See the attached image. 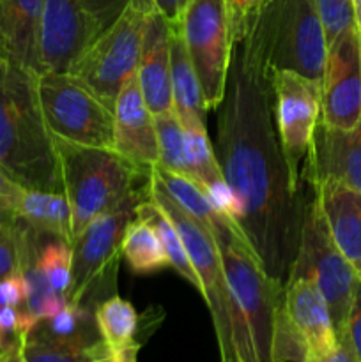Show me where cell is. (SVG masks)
Here are the masks:
<instances>
[{
	"label": "cell",
	"instance_id": "obj_1",
	"mask_svg": "<svg viewBox=\"0 0 361 362\" xmlns=\"http://www.w3.org/2000/svg\"><path fill=\"white\" fill-rule=\"evenodd\" d=\"M219 106L216 158L236 197V223L268 276L285 283L306 200L280 147L269 76L243 45L232 49Z\"/></svg>",
	"mask_w": 361,
	"mask_h": 362
},
{
	"label": "cell",
	"instance_id": "obj_2",
	"mask_svg": "<svg viewBox=\"0 0 361 362\" xmlns=\"http://www.w3.org/2000/svg\"><path fill=\"white\" fill-rule=\"evenodd\" d=\"M230 290L229 343L222 362H303L285 315L283 283L255 257L239 225L225 216L212 228Z\"/></svg>",
	"mask_w": 361,
	"mask_h": 362
},
{
	"label": "cell",
	"instance_id": "obj_3",
	"mask_svg": "<svg viewBox=\"0 0 361 362\" xmlns=\"http://www.w3.org/2000/svg\"><path fill=\"white\" fill-rule=\"evenodd\" d=\"M32 71L0 52V166L20 186L64 193L55 138Z\"/></svg>",
	"mask_w": 361,
	"mask_h": 362
},
{
	"label": "cell",
	"instance_id": "obj_4",
	"mask_svg": "<svg viewBox=\"0 0 361 362\" xmlns=\"http://www.w3.org/2000/svg\"><path fill=\"white\" fill-rule=\"evenodd\" d=\"M243 48L264 73L289 69L321 81L328 45L317 0H262Z\"/></svg>",
	"mask_w": 361,
	"mask_h": 362
},
{
	"label": "cell",
	"instance_id": "obj_5",
	"mask_svg": "<svg viewBox=\"0 0 361 362\" xmlns=\"http://www.w3.org/2000/svg\"><path fill=\"white\" fill-rule=\"evenodd\" d=\"M55 147L64 194L73 216V243L91 221L151 180V173L131 165L115 148L88 147L59 138H55Z\"/></svg>",
	"mask_w": 361,
	"mask_h": 362
},
{
	"label": "cell",
	"instance_id": "obj_6",
	"mask_svg": "<svg viewBox=\"0 0 361 362\" xmlns=\"http://www.w3.org/2000/svg\"><path fill=\"white\" fill-rule=\"evenodd\" d=\"M151 198V180L131 191L120 204L103 212L73 243V285L67 300L94 311L117 293V272L122 260L120 243L142 202Z\"/></svg>",
	"mask_w": 361,
	"mask_h": 362
},
{
	"label": "cell",
	"instance_id": "obj_7",
	"mask_svg": "<svg viewBox=\"0 0 361 362\" xmlns=\"http://www.w3.org/2000/svg\"><path fill=\"white\" fill-rule=\"evenodd\" d=\"M152 6L154 0H131L69 69L112 112L119 92L137 74L145 16Z\"/></svg>",
	"mask_w": 361,
	"mask_h": 362
},
{
	"label": "cell",
	"instance_id": "obj_8",
	"mask_svg": "<svg viewBox=\"0 0 361 362\" xmlns=\"http://www.w3.org/2000/svg\"><path fill=\"white\" fill-rule=\"evenodd\" d=\"M287 278H306L317 285L328 303L336 338H342L357 272L333 240L315 194L304 205L299 246Z\"/></svg>",
	"mask_w": 361,
	"mask_h": 362
},
{
	"label": "cell",
	"instance_id": "obj_9",
	"mask_svg": "<svg viewBox=\"0 0 361 362\" xmlns=\"http://www.w3.org/2000/svg\"><path fill=\"white\" fill-rule=\"evenodd\" d=\"M46 127L53 138L88 147L113 148V112L69 73L35 76Z\"/></svg>",
	"mask_w": 361,
	"mask_h": 362
},
{
	"label": "cell",
	"instance_id": "obj_10",
	"mask_svg": "<svg viewBox=\"0 0 361 362\" xmlns=\"http://www.w3.org/2000/svg\"><path fill=\"white\" fill-rule=\"evenodd\" d=\"M180 34L197 71L205 108L216 110L225 98L234 49L227 0H190L180 20Z\"/></svg>",
	"mask_w": 361,
	"mask_h": 362
},
{
	"label": "cell",
	"instance_id": "obj_11",
	"mask_svg": "<svg viewBox=\"0 0 361 362\" xmlns=\"http://www.w3.org/2000/svg\"><path fill=\"white\" fill-rule=\"evenodd\" d=\"M151 198L168 214L183 239L191 265L200 279L202 297L211 313L216 341H218L219 354H222L229 343L230 290L214 235L207 226L186 214L152 179Z\"/></svg>",
	"mask_w": 361,
	"mask_h": 362
},
{
	"label": "cell",
	"instance_id": "obj_12",
	"mask_svg": "<svg viewBox=\"0 0 361 362\" xmlns=\"http://www.w3.org/2000/svg\"><path fill=\"white\" fill-rule=\"evenodd\" d=\"M273 119L287 166L301 182L304 161L317 122L321 120V81L310 80L296 71L278 69L269 73Z\"/></svg>",
	"mask_w": 361,
	"mask_h": 362
},
{
	"label": "cell",
	"instance_id": "obj_13",
	"mask_svg": "<svg viewBox=\"0 0 361 362\" xmlns=\"http://www.w3.org/2000/svg\"><path fill=\"white\" fill-rule=\"evenodd\" d=\"M321 120L326 126L353 129L361 119V35L350 27L328 46L322 74Z\"/></svg>",
	"mask_w": 361,
	"mask_h": 362
},
{
	"label": "cell",
	"instance_id": "obj_14",
	"mask_svg": "<svg viewBox=\"0 0 361 362\" xmlns=\"http://www.w3.org/2000/svg\"><path fill=\"white\" fill-rule=\"evenodd\" d=\"M96 37L98 30L81 0H45L39 25L41 73H69Z\"/></svg>",
	"mask_w": 361,
	"mask_h": 362
},
{
	"label": "cell",
	"instance_id": "obj_15",
	"mask_svg": "<svg viewBox=\"0 0 361 362\" xmlns=\"http://www.w3.org/2000/svg\"><path fill=\"white\" fill-rule=\"evenodd\" d=\"M299 179L310 186L335 180L361 191V119L353 129H338L319 120Z\"/></svg>",
	"mask_w": 361,
	"mask_h": 362
},
{
	"label": "cell",
	"instance_id": "obj_16",
	"mask_svg": "<svg viewBox=\"0 0 361 362\" xmlns=\"http://www.w3.org/2000/svg\"><path fill=\"white\" fill-rule=\"evenodd\" d=\"M283 297L287 322L304 352V361L319 359L335 350L338 338L328 303L317 285L306 278H287L283 283Z\"/></svg>",
	"mask_w": 361,
	"mask_h": 362
},
{
	"label": "cell",
	"instance_id": "obj_17",
	"mask_svg": "<svg viewBox=\"0 0 361 362\" xmlns=\"http://www.w3.org/2000/svg\"><path fill=\"white\" fill-rule=\"evenodd\" d=\"M113 148L144 172L151 173L159 163L154 115L145 105L137 74L127 80L113 105Z\"/></svg>",
	"mask_w": 361,
	"mask_h": 362
},
{
	"label": "cell",
	"instance_id": "obj_18",
	"mask_svg": "<svg viewBox=\"0 0 361 362\" xmlns=\"http://www.w3.org/2000/svg\"><path fill=\"white\" fill-rule=\"evenodd\" d=\"M170 35L172 27L161 13L151 7L145 16L137 78L142 95L152 115L173 110L170 73Z\"/></svg>",
	"mask_w": 361,
	"mask_h": 362
},
{
	"label": "cell",
	"instance_id": "obj_19",
	"mask_svg": "<svg viewBox=\"0 0 361 362\" xmlns=\"http://www.w3.org/2000/svg\"><path fill=\"white\" fill-rule=\"evenodd\" d=\"M333 240L354 271L361 274V191L335 180L311 186Z\"/></svg>",
	"mask_w": 361,
	"mask_h": 362
},
{
	"label": "cell",
	"instance_id": "obj_20",
	"mask_svg": "<svg viewBox=\"0 0 361 362\" xmlns=\"http://www.w3.org/2000/svg\"><path fill=\"white\" fill-rule=\"evenodd\" d=\"M45 0H0V52L34 74L39 66V25Z\"/></svg>",
	"mask_w": 361,
	"mask_h": 362
},
{
	"label": "cell",
	"instance_id": "obj_21",
	"mask_svg": "<svg viewBox=\"0 0 361 362\" xmlns=\"http://www.w3.org/2000/svg\"><path fill=\"white\" fill-rule=\"evenodd\" d=\"M18 219L38 232L73 244L71 207L64 193L23 187L18 198Z\"/></svg>",
	"mask_w": 361,
	"mask_h": 362
},
{
	"label": "cell",
	"instance_id": "obj_22",
	"mask_svg": "<svg viewBox=\"0 0 361 362\" xmlns=\"http://www.w3.org/2000/svg\"><path fill=\"white\" fill-rule=\"evenodd\" d=\"M170 73H172L173 112L179 115V119L198 117L205 120L207 108L204 105L200 81L184 45L180 27H172V35H170Z\"/></svg>",
	"mask_w": 361,
	"mask_h": 362
},
{
	"label": "cell",
	"instance_id": "obj_23",
	"mask_svg": "<svg viewBox=\"0 0 361 362\" xmlns=\"http://www.w3.org/2000/svg\"><path fill=\"white\" fill-rule=\"evenodd\" d=\"M28 334L67 345L92 346L105 343L99 334L94 311L71 303L53 317L39 320Z\"/></svg>",
	"mask_w": 361,
	"mask_h": 362
},
{
	"label": "cell",
	"instance_id": "obj_24",
	"mask_svg": "<svg viewBox=\"0 0 361 362\" xmlns=\"http://www.w3.org/2000/svg\"><path fill=\"white\" fill-rule=\"evenodd\" d=\"M120 253H122L127 267L134 274H156V272L170 267L168 258H166L154 226L145 219L137 218V216H134V219H131L126 232H124Z\"/></svg>",
	"mask_w": 361,
	"mask_h": 362
},
{
	"label": "cell",
	"instance_id": "obj_25",
	"mask_svg": "<svg viewBox=\"0 0 361 362\" xmlns=\"http://www.w3.org/2000/svg\"><path fill=\"white\" fill-rule=\"evenodd\" d=\"M151 179L183 209L186 214L200 221L212 232L216 225L225 218V214L216 211L214 205L207 198L205 191L198 186L190 177H184L180 173L170 172L161 166H152Z\"/></svg>",
	"mask_w": 361,
	"mask_h": 362
},
{
	"label": "cell",
	"instance_id": "obj_26",
	"mask_svg": "<svg viewBox=\"0 0 361 362\" xmlns=\"http://www.w3.org/2000/svg\"><path fill=\"white\" fill-rule=\"evenodd\" d=\"M137 218L145 219V221L151 223V225L154 226V230L158 232L159 240H161L163 244V250H165L166 253V258H168L170 267L176 269L177 274H179L180 278L186 279V281L202 296L200 279H198L197 272H195L193 265H191L183 239H180L179 232H177L176 225H173L172 219L168 218V214H166L152 198H149V200L142 202V204L138 205Z\"/></svg>",
	"mask_w": 361,
	"mask_h": 362
},
{
	"label": "cell",
	"instance_id": "obj_27",
	"mask_svg": "<svg viewBox=\"0 0 361 362\" xmlns=\"http://www.w3.org/2000/svg\"><path fill=\"white\" fill-rule=\"evenodd\" d=\"M96 324H98L99 334L108 350L124 349L127 345L137 343L138 315L130 300L115 296L108 297L98 304L94 310Z\"/></svg>",
	"mask_w": 361,
	"mask_h": 362
},
{
	"label": "cell",
	"instance_id": "obj_28",
	"mask_svg": "<svg viewBox=\"0 0 361 362\" xmlns=\"http://www.w3.org/2000/svg\"><path fill=\"white\" fill-rule=\"evenodd\" d=\"M180 124L186 136L188 161H190L195 182L204 189L209 184L222 180L223 173L216 158V151L209 141L205 120L198 117H184L180 119Z\"/></svg>",
	"mask_w": 361,
	"mask_h": 362
},
{
	"label": "cell",
	"instance_id": "obj_29",
	"mask_svg": "<svg viewBox=\"0 0 361 362\" xmlns=\"http://www.w3.org/2000/svg\"><path fill=\"white\" fill-rule=\"evenodd\" d=\"M154 127L159 151L158 166L195 180L190 161H188L186 136H184L179 115L173 110L154 115Z\"/></svg>",
	"mask_w": 361,
	"mask_h": 362
},
{
	"label": "cell",
	"instance_id": "obj_30",
	"mask_svg": "<svg viewBox=\"0 0 361 362\" xmlns=\"http://www.w3.org/2000/svg\"><path fill=\"white\" fill-rule=\"evenodd\" d=\"M108 352L105 343L92 346L67 345L27 334L23 341L25 362H94Z\"/></svg>",
	"mask_w": 361,
	"mask_h": 362
},
{
	"label": "cell",
	"instance_id": "obj_31",
	"mask_svg": "<svg viewBox=\"0 0 361 362\" xmlns=\"http://www.w3.org/2000/svg\"><path fill=\"white\" fill-rule=\"evenodd\" d=\"M39 267L45 272L50 286L60 296L69 297L73 285V247L71 244L57 239L41 246L39 250Z\"/></svg>",
	"mask_w": 361,
	"mask_h": 362
},
{
	"label": "cell",
	"instance_id": "obj_32",
	"mask_svg": "<svg viewBox=\"0 0 361 362\" xmlns=\"http://www.w3.org/2000/svg\"><path fill=\"white\" fill-rule=\"evenodd\" d=\"M25 225L20 219H0V279L21 271Z\"/></svg>",
	"mask_w": 361,
	"mask_h": 362
},
{
	"label": "cell",
	"instance_id": "obj_33",
	"mask_svg": "<svg viewBox=\"0 0 361 362\" xmlns=\"http://www.w3.org/2000/svg\"><path fill=\"white\" fill-rule=\"evenodd\" d=\"M317 9L328 46L350 27H357L353 0H317Z\"/></svg>",
	"mask_w": 361,
	"mask_h": 362
},
{
	"label": "cell",
	"instance_id": "obj_34",
	"mask_svg": "<svg viewBox=\"0 0 361 362\" xmlns=\"http://www.w3.org/2000/svg\"><path fill=\"white\" fill-rule=\"evenodd\" d=\"M262 0H227L229 30L232 45H241L250 34L255 23Z\"/></svg>",
	"mask_w": 361,
	"mask_h": 362
},
{
	"label": "cell",
	"instance_id": "obj_35",
	"mask_svg": "<svg viewBox=\"0 0 361 362\" xmlns=\"http://www.w3.org/2000/svg\"><path fill=\"white\" fill-rule=\"evenodd\" d=\"M130 2L131 0H81L84 9L87 11L88 18L98 30V35L117 20V16Z\"/></svg>",
	"mask_w": 361,
	"mask_h": 362
},
{
	"label": "cell",
	"instance_id": "obj_36",
	"mask_svg": "<svg viewBox=\"0 0 361 362\" xmlns=\"http://www.w3.org/2000/svg\"><path fill=\"white\" fill-rule=\"evenodd\" d=\"M342 338H345L349 343L354 361L361 362V274H357L356 285H354L353 303H350L349 317H347L345 331H343Z\"/></svg>",
	"mask_w": 361,
	"mask_h": 362
},
{
	"label": "cell",
	"instance_id": "obj_37",
	"mask_svg": "<svg viewBox=\"0 0 361 362\" xmlns=\"http://www.w3.org/2000/svg\"><path fill=\"white\" fill-rule=\"evenodd\" d=\"M23 186L13 180L0 166V219H18V198Z\"/></svg>",
	"mask_w": 361,
	"mask_h": 362
},
{
	"label": "cell",
	"instance_id": "obj_38",
	"mask_svg": "<svg viewBox=\"0 0 361 362\" xmlns=\"http://www.w3.org/2000/svg\"><path fill=\"white\" fill-rule=\"evenodd\" d=\"M25 299H27V283H25L21 271L0 279V303H2V306L21 310L25 306Z\"/></svg>",
	"mask_w": 361,
	"mask_h": 362
},
{
	"label": "cell",
	"instance_id": "obj_39",
	"mask_svg": "<svg viewBox=\"0 0 361 362\" xmlns=\"http://www.w3.org/2000/svg\"><path fill=\"white\" fill-rule=\"evenodd\" d=\"M188 2L190 0H154V6L165 16L170 27H180V20H183Z\"/></svg>",
	"mask_w": 361,
	"mask_h": 362
},
{
	"label": "cell",
	"instance_id": "obj_40",
	"mask_svg": "<svg viewBox=\"0 0 361 362\" xmlns=\"http://www.w3.org/2000/svg\"><path fill=\"white\" fill-rule=\"evenodd\" d=\"M138 350H140V343H133V345H127L124 349L117 350H108L105 356H101L94 362H137Z\"/></svg>",
	"mask_w": 361,
	"mask_h": 362
},
{
	"label": "cell",
	"instance_id": "obj_41",
	"mask_svg": "<svg viewBox=\"0 0 361 362\" xmlns=\"http://www.w3.org/2000/svg\"><path fill=\"white\" fill-rule=\"evenodd\" d=\"M304 362H356L354 361L353 352L349 349V343H347L345 338H338V345H336L335 350H331L326 356L319 357V359H310Z\"/></svg>",
	"mask_w": 361,
	"mask_h": 362
},
{
	"label": "cell",
	"instance_id": "obj_42",
	"mask_svg": "<svg viewBox=\"0 0 361 362\" xmlns=\"http://www.w3.org/2000/svg\"><path fill=\"white\" fill-rule=\"evenodd\" d=\"M23 338L16 339L14 343H11L9 346L0 350V362H25V356H23Z\"/></svg>",
	"mask_w": 361,
	"mask_h": 362
},
{
	"label": "cell",
	"instance_id": "obj_43",
	"mask_svg": "<svg viewBox=\"0 0 361 362\" xmlns=\"http://www.w3.org/2000/svg\"><path fill=\"white\" fill-rule=\"evenodd\" d=\"M0 310H2V303H0Z\"/></svg>",
	"mask_w": 361,
	"mask_h": 362
}]
</instances>
